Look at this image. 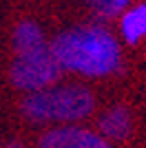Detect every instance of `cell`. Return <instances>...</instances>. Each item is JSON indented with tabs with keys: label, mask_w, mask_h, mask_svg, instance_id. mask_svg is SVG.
Here are the masks:
<instances>
[{
	"label": "cell",
	"mask_w": 146,
	"mask_h": 148,
	"mask_svg": "<svg viewBox=\"0 0 146 148\" xmlns=\"http://www.w3.org/2000/svg\"><path fill=\"white\" fill-rule=\"evenodd\" d=\"M51 53L55 62L64 71L102 77L120 69V44L106 29L102 27H75L62 31L51 42Z\"/></svg>",
	"instance_id": "cell-1"
},
{
	"label": "cell",
	"mask_w": 146,
	"mask_h": 148,
	"mask_svg": "<svg viewBox=\"0 0 146 148\" xmlns=\"http://www.w3.org/2000/svg\"><path fill=\"white\" fill-rule=\"evenodd\" d=\"M95 108V97L86 86L64 84L29 93L20 111L29 122H78L89 117Z\"/></svg>",
	"instance_id": "cell-2"
},
{
	"label": "cell",
	"mask_w": 146,
	"mask_h": 148,
	"mask_svg": "<svg viewBox=\"0 0 146 148\" xmlns=\"http://www.w3.org/2000/svg\"><path fill=\"white\" fill-rule=\"evenodd\" d=\"M60 75H62V69L55 62L49 47L16 56L11 62V69H9V77H11L13 86L31 93L49 88L51 84L60 80Z\"/></svg>",
	"instance_id": "cell-3"
},
{
	"label": "cell",
	"mask_w": 146,
	"mask_h": 148,
	"mask_svg": "<svg viewBox=\"0 0 146 148\" xmlns=\"http://www.w3.org/2000/svg\"><path fill=\"white\" fill-rule=\"evenodd\" d=\"M40 148H111L102 135L80 126L51 128L40 137Z\"/></svg>",
	"instance_id": "cell-4"
},
{
	"label": "cell",
	"mask_w": 146,
	"mask_h": 148,
	"mask_svg": "<svg viewBox=\"0 0 146 148\" xmlns=\"http://www.w3.org/2000/svg\"><path fill=\"white\" fill-rule=\"evenodd\" d=\"M100 133H102L104 139H126L133 130V117H131V111L126 106H113L104 113L100 122Z\"/></svg>",
	"instance_id": "cell-5"
},
{
	"label": "cell",
	"mask_w": 146,
	"mask_h": 148,
	"mask_svg": "<svg viewBox=\"0 0 146 148\" xmlns=\"http://www.w3.org/2000/svg\"><path fill=\"white\" fill-rule=\"evenodd\" d=\"M11 44H13V51L16 56H22V53H31L36 49H42L44 47V33L42 29L31 22V20H22L13 27V33H11Z\"/></svg>",
	"instance_id": "cell-6"
},
{
	"label": "cell",
	"mask_w": 146,
	"mask_h": 148,
	"mask_svg": "<svg viewBox=\"0 0 146 148\" xmlns=\"http://www.w3.org/2000/svg\"><path fill=\"white\" fill-rule=\"evenodd\" d=\"M120 31H122V38L128 44H137L146 36V2L135 5L122 13Z\"/></svg>",
	"instance_id": "cell-7"
},
{
	"label": "cell",
	"mask_w": 146,
	"mask_h": 148,
	"mask_svg": "<svg viewBox=\"0 0 146 148\" xmlns=\"http://www.w3.org/2000/svg\"><path fill=\"white\" fill-rule=\"evenodd\" d=\"M91 7L100 13V16L111 18V16H120V13L126 11L128 2L126 0H95V2H91Z\"/></svg>",
	"instance_id": "cell-8"
},
{
	"label": "cell",
	"mask_w": 146,
	"mask_h": 148,
	"mask_svg": "<svg viewBox=\"0 0 146 148\" xmlns=\"http://www.w3.org/2000/svg\"><path fill=\"white\" fill-rule=\"evenodd\" d=\"M5 148H24V146H22V144H18V142H9Z\"/></svg>",
	"instance_id": "cell-9"
}]
</instances>
